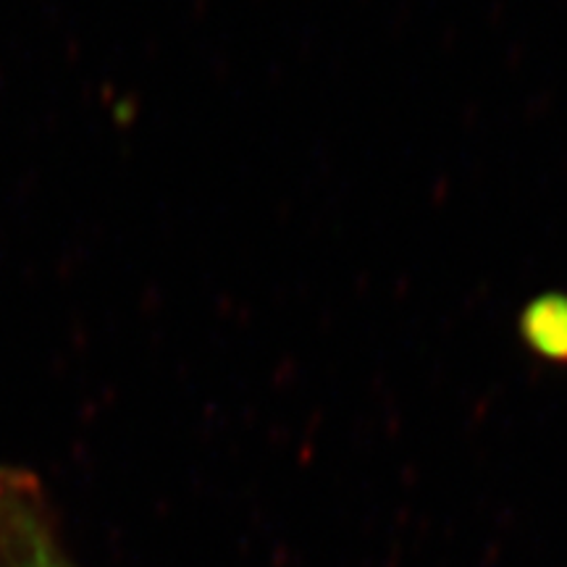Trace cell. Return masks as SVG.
I'll return each mask as SVG.
<instances>
[{
    "instance_id": "cell-1",
    "label": "cell",
    "mask_w": 567,
    "mask_h": 567,
    "mask_svg": "<svg viewBox=\"0 0 567 567\" xmlns=\"http://www.w3.org/2000/svg\"><path fill=\"white\" fill-rule=\"evenodd\" d=\"M520 331L544 360L567 363V295L551 292L530 302L520 318Z\"/></svg>"
},
{
    "instance_id": "cell-2",
    "label": "cell",
    "mask_w": 567,
    "mask_h": 567,
    "mask_svg": "<svg viewBox=\"0 0 567 567\" xmlns=\"http://www.w3.org/2000/svg\"><path fill=\"white\" fill-rule=\"evenodd\" d=\"M38 513V502L24 486L0 481V547L6 567H27V542Z\"/></svg>"
},
{
    "instance_id": "cell-3",
    "label": "cell",
    "mask_w": 567,
    "mask_h": 567,
    "mask_svg": "<svg viewBox=\"0 0 567 567\" xmlns=\"http://www.w3.org/2000/svg\"><path fill=\"white\" fill-rule=\"evenodd\" d=\"M27 567H66L61 563L59 549H55L53 538L48 534L40 513L34 515L32 528H30V542H27Z\"/></svg>"
}]
</instances>
